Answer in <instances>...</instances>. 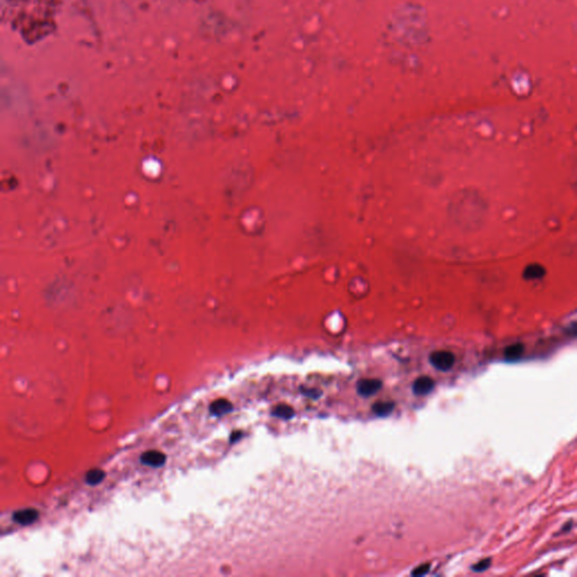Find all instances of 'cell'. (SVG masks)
Returning <instances> with one entry per match:
<instances>
[{
	"label": "cell",
	"instance_id": "cell-15",
	"mask_svg": "<svg viewBox=\"0 0 577 577\" xmlns=\"http://www.w3.org/2000/svg\"><path fill=\"white\" fill-rule=\"evenodd\" d=\"M573 333H574L575 335H577V324L574 325V328H573Z\"/></svg>",
	"mask_w": 577,
	"mask_h": 577
},
{
	"label": "cell",
	"instance_id": "cell-6",
	"mask_svg": "<svg viewBox=\"0 0 577 577\" xmlns=\"http://www.w3.org/2000/svg\"><path fill=\"white\" fill-rule=\"evenodd\" d=\"M231 409L232 404L230 403L228 399H225V398H220V399L214 400L210 406V413L216 416L225 415V414L229 413Z\"/></svg>",
	"mask_w": 577,
	"mask_h": 577
},
{
	"label": "cell",
	"instance_id": "cell-5",
	"mask_svg": "<svg viewBox=\"0 0 577 577\" xmlns=\"http://www.w3.org/2000/svg\"><path fill=\"white\" fill-rule=\"evenodd\" d=\"M433 388H434V381H433L431 378H428V377L419 378V379H417L413 385L414 392H415L416 395H420V396L427 395L428 392L432 391Z\"/></svg>",
	"mask_w": 577,
	"mask_h": 577
},
{
	"label": "cell",
	"instance_id": "cell-3",
	"mask_svg": "<svg viewBox=\"0 0 577 577\" xmlns=\"http://www.w3.org/2000/svg\"><path fill=\"white\" fill-rule=\"evenodd\" d=\"M166 456L160 451H156V450H150L147 451L141 456V462L143 464L149 465V467H160L165 463Z\"/></svg>",
	"mask_w": 577,
	"mask_h": 577
},
{
	"label": "cell",
	"instance_id": "cell-7",
	"mask_svg": "<svg viewBox=\"0 0 577 577\" xmlns=\"http://www.w3.org/2000/svg\"><path fill=\"white\" fill-rule=\"evenodd\" d=\"M546 269L540 264H530L523 270V277L527 280H538L544 276Z\"/></svg>",
	"mask_w": 577,
	"mask_h": 577
},
{
	"label": "cell",
	"instance_id": "cell-14",
	"mask_svg": "<svg viewBox=\"0 0 577 577\" xmlns=\"http://www.w3.org/2000/svg\"><path fill=\"white\" fill-rule=\"evenodd\" d=\"M240 436H241V433L240 432H236V433H234V434H232L231 437H230V441H231V442H234V441H237L238 439H239Z\"/></svg>",
	"mask_w": 577,
	"mask_h": 577
},
{
	"label": "cell",
	"instance_id": "cell-4",
	"mask_svg": "<svg viewBox=\"0 0 577 577\" xmlns=\"http://www.w3.org/2000/svg\"><path fill=\"white\" fill-rule=\"evenodd\" d=\"M38 512L34 508H25V510H21L14 513L13 520L16 523L21 525L32 524L35 520H38Z\"/></svg>",
	"mask_w": 577,
	"mask_h": 577
},
{
	"label": "cell",
	"instance_id": "cell-12",
	"mask_svg": "<svg viewBox=\"0 0 577 577\" xmlns=\"http://www.w3.org/2000/svg\"><path fill=\"white\" fill-rule=\"evenodd\" d=\"M492 564V560L487 558V559H484V560H480L479 563H477L476 565H473L472 566V571L473 572H477V573H481V572H485L487 571L489 566H491Z\"/></svg>",
	"mask_w": 577,
	"mask_h": 577
},
{
	"label": "cell",
	"instance_id": "cell-11",
	"mask_svg": "<svg viewBox=\"0 0 577 577\" xmlns=\"http://www.w3.org/2000/svg\"><path fill=\"white\" fill-rule=\"evenodd\" d=\"M272 413H273L274 416L280 417V419L289 420V419H291V417H293L294 411L288 405H280V406H277V407L274 408Z\"/></svg>",
	"mask_w": 577,
	"mask_h": 577
},
{
	"label": "cell",
	"instance_id": "cell-8",
	"mask_svg": "<svg viewBox=\"0 0 577 577\" xmlns=\"http://www.w3.org/2000/svg\"><path fill=\"white\" fill-rule=\"evenodd\" d=\"M523 351H524V346L520 343L507 346V347L505 348V359H506L507 361L519 360L520 357L522 356Z\"/></svg>",
	"mask_w": 577,
	"mask_h": 577
},
{
	"label": "cell",
	"instance_id": "cell-10",
	"mask_svg": "<svg viewBox=\"0 0 577 577\" xmlns=\"http://www.w3.org/2000/svg\"><path fill=\"white\" fill-rule=\"evenodd\" d=\"M393 407H395V406H393L392 403H390V401H379V403H376L373 405L372 409L378 416H385L392 412Z\"/></svg>",
	"mask_w": 577,
	"mask_h": 577
},
{
	"label": "cell",
	"instance_id": "cell-2",
	"mask_svg": "<svg viewBox=\"0 0 577 577\" xmlns=\"http://www.w3.org/2000/svg\"><path fill=\"white\" fill-rule=\"evenodd\" d=\"M383 387V383L377 379H364L357 384V391L361 396L369 397L377 393Z\"/></svg>",
	"mask_w": 577,
	"mask_h": 577
},
{
	"label": "cell",
	"instance_id": "cell-1",
	"mask_svg": "<svg viewBox=\"0 0 577 577\" xmlns=\"http://www.w3.org/2000/svg\"><path fill=\"white\" fill-rule=\"evenodd\" d=\"M429 362H431L433 367L440 370V371H448L455 364L456 357L451 352L437 351L431 354Z\"/></svg>",
	"mask_w": 577,
	"mask_h": 577
},
{
	"label": "cell",
	"instance_id": "cell-13",
	"mask_svg": "<svg viewBox=\"0 0 577 577\" xmlns=\"http://www.w3.org/2000/svg\"><path fill=\"white\" fill-rule=\"evenodd\" d=\"M429 567H431V565H429V564L421 565V566L416 567L415 570H414L412 572V575L413 576H422V575H425L429 571Z\"/></svg>",
	"mask_w": 577,
	"mask_h": 577
},
{
	"label": "cell",
	"instance_id": "cell-9",
	"mask_svg": "<svg viewBox=\"0 0 577 577\" xmlns=\"http://www.w3.org/2000/svg\"><path fill=\"white\" fill-rule=\"evenodd\" d=\"M105 478V472L102 469H91L86 475V483L91 486H96Z\"/></svg>",
	"mask_w": 577,
	"mask_h": 577
}]
</instances>
